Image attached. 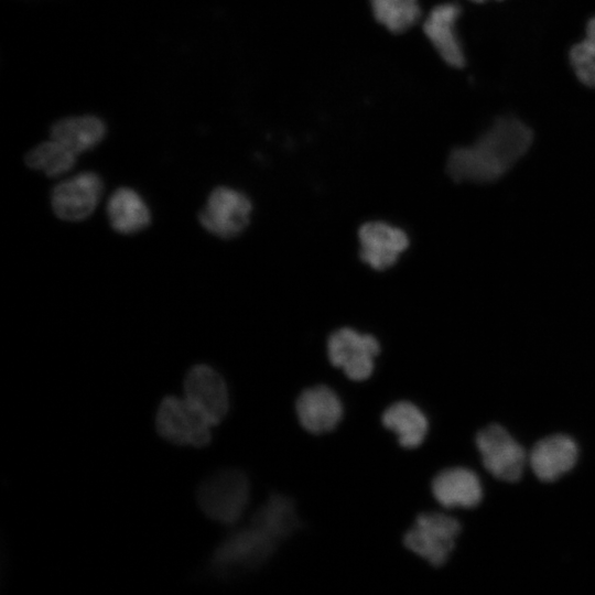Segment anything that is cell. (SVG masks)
<instances>
[{"instance_id": "cell-6", "label": "cell", "mask_w": 595, "mask_h": 595, "mask_svg": "<svg viewBox=\"0 0 595 595\" xmlns=\"http://www.w3.org/2000/svg\"><path fill=\"white\" fill-rule=\"evenodd\" d=\"M251 209V202L242 192L218 186L210 192L197 217L208 232L230 239L245 230Z\"/></svg>"}, {"instance_id": "cell-10", "label": "cell", "mask_w": 595, "mask_h": 595, "mask_svg": "<svg viewBox=\"0 0 595 595\" xmlns=\"http://www.w3.org/2000/svg\"><path fill=\"white\" fill-rule=\"evenodd\" d=\"M102 191L104 182L97 173H78L54 186L51 195L52 209L63 220H83L95 210Z\"/></svg>"}, {"instance_id": "cell-2", "label": "cell", "mask_w": 595, "mask_h": 595, "mask_svg": "<svg viewBox=\"0 0 595 595\" xmlns=\"http://www.w3.org/2000/svg\"><path fill=\"white\" fill-rule=\"evenodd\" d=\"M288 532L278 523L257 510L248 527L241 528L225 539L215 550L212 562L220 573H237L263 564L285 540Z\"/></svg>"}, {"instance_id": "cell-19", "label": "cell", "mask_w": 595, "mask_h": 595, "mask_svg": "<svg viewBox=\"0 0 595 595\" xmlns=\"http://www.w3.org/2000/svg\"><path fill=\"white\" fill-rule=\"evenodd\" d=\"M76 156L77 154L65 145L51 139L31 149L25 155V163L48 176H58L74 166Z\"/></svg>"}, {"instance_id": "cell-21", "label": "cell", "mask_w": 595, "mask_h": 595, "mask_svg": "<svg viewBox=\"0 0 595 595\" xmlns=\"http://www.w3.org/2000/svg\"><path fill=\"white\" fill-rule=\"evenodd\" d=\"M570 62L580 82L595 88V42L585 36L573 45Z\"/></svg>"}, {"instance_id": "cell-22", "label": "cell", "mask_w": 595, "mask_h": 595, "mask_svg": "<svg viewBox=\"0 0 595 595\" xmlns=\"http://www.w3.org/2000/svg\"><path fill=\"white\" fill-rule=\"evenodd\" d=\"M586 37L595 42V17L587 23Z\"/></svg>"}, {"instance_id": "cell-23", "label": "cell", "mask_w": 595, "mask_h": 595, "mask_svg": "<svg viewBox=\"0 0 595 595\" xmlns=\"http://www.w3.org/2000/svg\"><path fill=\"white\" fill-rule=\"evenodd\" d=\"M473 1L482 2V1H485V0H473Z\"/></svg>"}, {"instance_id": "cell-14", "label": "cell", "mask_w": 595, "mask_h": 595, "mask_svg": "<svg viewBox=\"0 0 595 595\" xmlns=\"http://www.w3.org/2000/svg\"><path fill=\"white\" fill-rule=\"evenodd\" d=\"M461 9L455 3L436 6L426 17L423 31L439 55L451 66L462 67L465 63L462 45L455 32V22Z\"/></svg>"}, {"instance_id": "cell-9", "label": "cell", "mask_w": 595, "mask_h": 595, "mask_svg": "<svg viewBox=\"0 0 595 595\" xmlns=\"http://www.w3.org/2000/svg\"><path fill=\"white\" fill-rule=\"evenodd\" d=\"M184 399L210 424L217 425L229 410V392L224 378L213 367L193 366L184 380Z\"/></svg>"}, {"instance_id": "cell-7", "label": "cell", "mask_w": 595, "mask_h": 595, "mask_svg": "<svg viewBox=\"0 0 595 595\" xmlns=\"http://www.w3.org/2000/svg\"><path fill=\"white\" fill-rule=\"evenodd\" d=\"M476 445L484 467L496 478L517 482L524 469L523 447L500 425L491 424L476 435Z\"/></svg>"}, {"instance_id": "cell-20", "label": "cell", "mask_w": 595, "mask_h": 595, "mask_svg": "<svg viewBox=\"0 0 595 595\" xmlns=\"http://www.w3.org/2000/svg\"><path fill=\"white\" fill-rule=\"evenodd\" d=\"M376 20L394 33L418 22L421 10L418 0H370Z\"/></svg>"}, {"instance_id": "cell-3", "label": "cell", "mask_w": 595, "mask_h": 595, "mask_svg": "<svg viewBox=\"0 0 595 595\" xmlns=\"http://www.w3.org/2000/svg\"><path fill=\"white\" fill-rule=\"evenodd\" d=\"M203 513L221 524H234L244 515L249 499L247 475L239 469H223L203 480L196 493Z\"/></svg>"}, {"instance_id": "cell-12", "label": "cell", "mask_w": 595, "mask_h": 595, "mask_svg": "<svg viewBox=\"0 0 595 595\" xmlns=\"http://www.w3.org/2000/svg\"><path fill=\"white\" fill-rule=\"evenodd\" d=\"M578 448L563 434L547 436L534 444L528 456L533 474L542 482H554L576 464Z\"/></svg>"}, {"instance_id": "cell-1", "label": "cell", "mask_w": 595, "mask_h": 595, "mask_svg": "<svg viewBox=\"0 0 595 595\" xmlns=\"http://www.w3.org/2000/svg\"><path fill=\"white\" fill-rule=\"evenodd\" d=\"M532 139L531 130L520 120L500 118L476 142L454 149L446 171L455 182L497 181L529 150Z\"/></svg>"}, {"instance_id": "cell-4", "label": "cell", "mask_w": 595, "mask_h": 595, "mask_svg": "<svg viewBox=\"0 0 595 595\" xmlns=\"http://www.w3.org/2000/svg\"><path fill=\"white\" fill-rule=\"evenodd\" d=\"M155 428L174 445L203 447L212 440L210 422L184 398L165 397L156 411Z\"/></svg>"}, {"instance_id": "cell-17", "label": "cell", "mask_w": 595, "mask_h": 595, "mask_svg": "<svg viewBox=\"0 0 595 595\" xmlns=\"http://www.w3.org/2000/svg\"><path fill=\"white\" fill-rule=\"evenodd\" d=\"M50 134L51 139L79 154L95 148L105 138L106 125L96 116H72L54 122Z\"/></svg>"}, {"instance_id": "cell-8", "label": "cell", "mask_w": 595, "mask_h": 595, "mask_svg": "<svg viewBox=\"0 0 595 595\" xmlns=\"http://www.w3.org/2000/svg\"><path fill=\"white\" fill-rule=\"evenodd\" d=\"M379 350V343L374 336L348 327L335 331L327 340L332 365L343 369L349 379L356 381L370 377Z\"/></svg>"}, {"instance_id": "cell-16", "label": "cell", "mask_w": 595, "mask_h": 595, "mask_svg": "<svg viewBox=\"0 0 595 595\" xmlns=\"http://www.w3.org/2000/svg\"><path fill=\"white\" fill-rule=\"evenodd\" d=\"M107 215L112 229L122 235H133L151 223V213L140 196L130 187L117 188L108 199Z\"/></svg>"}, {"instance_id": "cell-18", "label": "cell", "mask_w": 595, "mask_h": 595, "mask_svg": "<svg viewBox=\"0 0 595 595\" xmlns=\"http://www.w3.org/2000/svg\"><path fill=\"white\" fill-rule=\"evenodd\" d=\"M383 425L394 432L399 444L405 448L421 445L428 433V420L413 403L396 402L382 414Z\"/></svg>"}, {"instance_id": "cell-5", "label": "cell", "mask_w": 595, "mask_h": 595, "mask_svg": "<svg viewBox=\"0 0 595 595\" xmlns=\"http://www.w3.org/2000/svg\"><path fill=\"white\" fill-rule=\"evenodd\" d=\"M459 531V522L450 516L422 513L404 534L403 543L431 565L441 566L453 551Z\"/></svg>"}, {"instance_id": "cell-13", "label": "cell", "mask_w": 595, "mask_h": 595, "mask_svg": "<svg viewBox=\"0 0 595 595\" xmlns=\"http://www.w3.org/2000/svg\"><path fill=\"white\" fill-rule=\"evenodd\" d=\"M295 410L301 425L313 434L333 431L343 416V405L336 393L326 386L304 390Z\"/></svg>"}, {"instance_id": "cell-11", "label": "cell", "mask_w": 595, "mask_h": 595, "mask_svg": "<svg viewBox=\"0 0 595 595\" xmlns=\"http://www.w3.org/2000/svg\"><path fill=\"white\" fill-rule=\"evenodd\" d=\"M360 258L372 269L393 266L409 246L407 234L383 221H369L359 228Z\"/></svg>"}, {"instance_id": "cell-15", "label": "cell", "mask_w": 595, "mask_h": 595, "mask_svg": "<svg viewBox=\"0 0 595 595\" xmlns=\"http://www.w3.org/2000/svg\"><path fill=\"white\" fill-rule=\"evenodd\" d=\"M432 493L445 508H474L483 498V487L477 475L463 467L440 472L432 480Z\"/></svg>"}]
</instances>
